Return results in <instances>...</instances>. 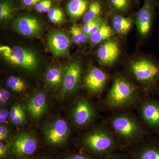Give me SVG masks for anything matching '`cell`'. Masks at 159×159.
<instances>
[{
	"label": "cell",
	"instance_id": "obj_1",
	"mask_svg": "<svg viewBox=\"0 0 159 159\" xmlns=\"http://www.w3.org/2000/svg\"><path fill=\"white\" fill-rule=\"evenodd\" d=\"M80 146L92 157L104 159L124 148L109 129H98L89 133L81 140Z\"/></svg>",
	"mask_w": 159,
	"mask_h": 159
},
{
	"label": "cell",
	"instance_id": "obj_2",
	"mask_svg": "<svg viewBox=\"0 0 159 159\" xmlns=\"http://www.w3.org/2000/svg\"><path fill=\"white\" fill-rule=\"evenodd\" d=\"M112 130L124 147L141 140L142 129L134 117L129 114L116 115L110 120Z\"/></svg>",
	"mask_w": 159,
	"mask_h": 159
},
{
	"label": "cell",
	"instance_id": "obj_3",
	"mask_svg": "<svg viewBox=\"0 0 159 159\" xmlns=\"http://www.w3.org/2000/svg\"><path fill=\"white\" fill-rule=\"evenodd\" d=\"M137 89L128 80L118 77L114 80L105 102L111 108H118L130 105L136 100Z\"/></svg>",
	"mask_w": 159,
	"mask_h": 159
},
{
	"label": "cell",
	"instance_id": "obj_4",
	"mask_svg": "<svg viewBox=\"0 0 159 159\" xmlns=\"http://www.w3.org/2000/svg\"><path fill=\"white\" fill-rule=\"evenodd\" d=\"M0 52L5 59L12 64L29 70H33L37 67V57L31 50L19 46L10 48L2 46L0 47Z\"/></svg>",
	"mask_w": 159,
	"mask_h": 159
},
{
	"label": "cell",
	"instance_id": "obj_5",
	"mask_svg": "<svg viewBox=\"0 0 159 159\" xmlns=\"http://www.w3.org/2000/svg\"><path fill=\"white\" fill-rule=\"evenodd\" d=\"M37 139L28 133L19 134L10 143L11 157L16 159H27L31 157L38 148Z\"/></svg>",
	"mask_w": 159,
	"mask_h": 159
},
{
	"label": "cell",
	"instance_id": "obj_6",
	"mask_svg": "<svg viewBox=\"0 0 159 159\" xmlns=\"http://www.w3.org/2000/svg\"><path fill=\"white\" fill-rule=\"evenodd\" d=\"M122 150L129 159H159V140H141Z\"/></svg>",
	"mask_w": 159,
	"mask_h": 159
},
{
	"label": "cell",
	"instance_id": "obj_7",
	"mask_svg": "<svg viewBox=\"0 0 159 159\" xmlns=\"http://www.w3.org/2000/svg\"><path fill=\"white\" fill-rule=\"evenodd\" d=\"M130 70L135 78L142 83L152 84L159 79V65L150 60L142 58L131 63Z\"/></svg>",
	"mask_w": 159,
	"mask_h": 159
},
{
	"label": "cell",
	"instance_id": "obj_8",
	"mask_svg": "<svg viewBox=\"0 0 159 159\" xmlns=\"http://www.w3.org/2000/svg\"><path fill=\"white\" fill-rule=\"evenodd\" d=\"M70 127L64 119H55L47 125L44 130L46 142L50 146L59 147L65 145L68 139Z\"/></svg>",
	"mask_w": 159,
	"mask_h": 159
},
{
	"label": "cell",
	"instance_id": "obj_9",
	"mask_svg": "<svg viewBox=\"0 0 159 159\" xmlns=\"http://www.w3.org/2000/svg\"><path fill=\"white\" fill-rule=\"evenodd\" d=\"M155 0H145L136 15V26L139 33L143 37L148 35L151 27L155 10Z\"/></svg>",
	"mask_w": 159,
	"mask_h": 159
},
{
	"label": "cell",
	"instance_id": "obj_10",
	"mask_svg": "<svg viewBox=\"0 0 159 159\" xmlns=\"http://www.w3.org/2000/svg\"><path fill=\"white\" fill-rule=\"evenodd\" d=\"M82 74V66L78 61L69 63L64 70L61 85V92L64 93H72L78 88Z\"/></svg>",
	"mask_w": 159,
	"mask_h": 159
},
{
	"label": "cell",
	"instance_id": "obj_11",
	"mask_svg": "<svg viewBox=\"0 0 159 159\" xmlns=\"http://www.w3.org/2000/svg\"><path fill=\"white\" fill-rule=\"evenodd\" d=\"M107 74L102 70L92 66L88 70L84 77V86L90 93L97 94L104 88L107 82Z\"/></svg>",
	"mask_w": 159,
	"mask_h": 159
},
{
	"label": "cell",
	"instance_id": "obj_12",
	"mask_svg": "<svg viewBox=\"0 0 159 159\" xmlns=\"http://www.w3.org/2000/svg\"><path fill=\"white\" fill-rule=\"evenodd\" d=\"M141 115L149 128L159 133V100L149 99L141 107Z\"/></svg>",
	"mask_w": 159,
	"mask_h": 159
},
{
	"label": "cell",
	"instance_id": "obj_13",
	"mask_svg": "<svg viewBox=\"0 0 159 159\" xmlns=\"http://www.w3.org/2000/svg\"><path fill=\"white\" fill-rule=\"evenodd\" d=\"M95 117L93 107L87 99L80 98L76 102L73 112L74 123L79 126L87 125Z\"/></svg>",
	"mask_w": 159,
	"mask_h": 159
},
{
	"label": "cell",
	"instance_id": "obj_14",
	"mask_svg": "<svg viewBox=\"0 0 159 159\" xmlns=\"http://www.w3.org/2000/svg\"><path fill=\"white\" fill-rule=\"evenodd\" d=\"M70 44L71 40L68 35L61 31H53L48 37V47L56 56L66 54Z\"/></svg>",
	"mask_w": 159,
	"mask_h": 159
},
{
	"label": "cell",
	"instance_id": "obj_15",
	"mask_svg": "<svg viewBox=\"0 0 159 159\" xmlns=\"http://www.w3.org/2000/svg\"><path fill=\"white\" fill-rule=\"evenodd\" d=\"M120 54L119 46L116 41L109 40L102 44L98 49L97 56L99 63L111 66L116 62Z\"/></svg>",
	"mask_w": 159,
	"mask_h": 159
},
{
	"label": "cell",
	"instance_id": "obj_16",
	"mask_svg": "<svg viewBox=\"0 0 159 159\" xmlns=\"http://www.w3.org/2000/svg\"><path fill=\"white\" fill-rule=\"evenodd\" d=\"M14 25L16 29L26 36H36L40 33L42 30L39 22L34 17L25 16L19 18L16 20Z\"/></svg>",
	"mask_w": 159,
	"mask_h": 159
},
{
	"label": "cell",
	"instance_id": "obj_17",
	"mask_svg": "<svg viewBox=\"0 0 159 159\" xmlns=\"http://www.w3.org/2000/svg\"><path fill=\"white\" fill-rule=\"evenodd\" d=\"M48 102L45 94L39 93L34 95L29 100L27 105V111L32 118L39 119L45 113Z\"/></svg>",
	"mask_w": 159,
	"mask_h": 159
},
{
	"label": "cell",
	"instance_id": "obj_18",
	"mask_svg": "<svg viewBox=\"0 0 159 159\" xmlns=\"http://www.w3.org/2000/svg\"><path fill=\"white\" fill-rule=\"evenodd\" d=\"M64 70L62 67L54 66L50 68L45 75L47 84L52 87H57L62 85Z\"/></svg>",
	"mask_w": 159,
	"mask_h": 159
},
{
	"label": "cell",
	"instance_id": "obj_19",
	"mask_svg": "<svg viewBox=\"0 0 159 159\" xmlns=\"http://www.w3.org/2000/svg\"><path fill=\"white\" fill-rule=\"evenodd\" d=\"M88 6V0H71L67 9L71 18L77 19L85 13Z\"/></svg>",
	"mask_w": 159,
	"mask_h": 159
},
{
	"label": "cell",
	"instance_id": "obj_20",
	"mask_svg": "<svg viewBox=\"0 0 159 159\" xmlns=\"http://www.w3.org/2000/svg\"><path fill=\"white\" fill-rule=\"evenodd\" d=\"M112 24L114 30L119 34H126L132 26L130 19L117 14L112 16Z\"/></svg>",
	"mask_w": 159,
	"mask_h": 159
},
{
	"label": "cell",
	"instance_id": "obj_21",
	"mask_svg": "<svg viewBox=\"0 0 159 159\" xmlns=\"http://www.w3.org/2000/svg\"><path fill=\"white\" fill-rule=\"evenodd\" d=\"M112 34V31L111 27L104 21L99 31L90 36L89 39L93 43L98 44L108 39L111 36Z\"/></svg>",
	"mask_w": 159,
	"mask_h": 159
},
{
	"label": "cell",
	"instance_id": "obj_22",
	"mask_svg": "<svg viewBox=\"0 0 159 159\" xmlns=\"http://www.w3.org/2000/svg\"><path fill=\"white\" fill-rule=\"evenodd\" d=\"M9 118L14 125H19L24 123L25 121V114L24 109L20 104H15L11 107Z\"/></svg>",
	"mask_w": 159,
	"mask_h": 159
},
{
	"label": "cell",
	"instance_id": "obj_23",
	"mask_svg": "<svg viewBox=\"0 0 159 159\" xmlns=\"http://www.w3.org/2000/svg\"><path fill=\"white\" fill-rule=\"evenodd\" d=\"M102 6L99 2H93L89 6L88 9L84 16L83 20L84 24L93 20L100 16Z\"/></svg>",
	"mask_w": 159,
	"mask_h": 159
},
{
	"label": "cell",
	"instance_id": "obj_24",
	"mask_svg": "<svg viewBox=\"0 0 159 159\" xmlns=\"http://www.w3.org/2000/svg\"><path fill=\"white\" fill-rule=\"evenodd\" d=\"M6 85L12 90L17 93H21L26 89L25 82L19 77L11 76L7 80Z\"/></svg>",
	"mask_w": 159,
	"mask_h": 159
},
{
	"label": "cell",
	"instance_id": "obj_25",
	"mask_svg": "<svg viewBox=\"0 0 159 159\" xmlns=\"http://www.w3.org/2000/svg\"><path fill=\"white\" fill-rule=\"evenodd\" d=\"M48 16L54 24H59L64 20V14L61 9L58 8L51 9L48 11Z\"/></svg>",
	"mask_w": 159,
	"mask_h": 159
},
{
	"label": "cell",
	"instance_id": "obj_26",
	"mask_svg": "<svg viewBox=\"0 0 159 159\" xmlns=\"http://www.w3.org/2000/svg\"><path fill=\"white\" fill-rule=\"evenodd\" d=\"M112 6L119 11H125L129 8L130 0H109Z\"/></svg>",
	"mask_w": 159,
	"mask_h": 159
},
{
	"label": "cell",
	"instance_id": "obj_27",
	"mask_svg": "<svg viewBox=\"0 0 159 159\" xmlns=\"http://www.w3.org/2000/svg\"><path fill=\"white\" fill-rule=\"evenodd\" d=\"M11 8L9 3L4 2L0 4V20L7 19L11 16Z\"/></svg>",
	"mask_w": 159,
	"mask_h": 159
},
{
	"label": "cell",
	"instance_id": "obj_28",
	"mask_svg": "<svg viewBox=\"0 0 159 159\" xmlns=\"http://www.w3.org/2000/svg\"><path fill=\"white\" fill-rule=\"evenodd\" d=\"M10 144L8 142L1 141L0 142V159H6L11 156Z\"/></svg>",
	"mask_w": 159,
	"mask_h": 159
},
{
	"label": "cell",
	"instance_id": "obj_29",
	"mask_svg": "<svg viewBox=\"0 0 159 159\" xmlns=\"http://www.w3.org/2000/svg\"><path fill=\"white\" fill-rule=\"evenodd\" d=\"M51 0H43L35 6V9L39 12H48L51 9Z\"/></svg>",
	"mask_w": 159,
	"mask_h": 159
},
{
	"label": "cell",
	"instance_id": "obj_30",
	"mask_svg": "<svg viewBox=\"0 0 159 159\" xmlns=\"http://www.w3.org/2000/svg\"><path fill=\"white\" fill-rule=\"evenodd\" d=\"M10 93L5 89H1L0 90V105L3 106L6 104L10 99Z\"/></svg>",
	"mask_w": 159,
	"mask_h": 159
},
{
	"label": "cell",
	"instance_id": "obj_31",
	"mask_svg": "<svg viewBox=\"0 0 159 159\" xmlns=\"http://www.w3.org/2000/svg\"><path fill=\"white\" fill-rule=\"evenodd\" d=\"M10 131L7 126L1 125L0 126V140L6 142L10 136Z\"/></svg>",
	"mask_w": 159,
	"mask_h": 159
},
{
	"label": "cell",
	"instance_id": "obj_32",
	"mask_svg": "<svg viewBox=\"0 0 159 159\" xmlns=\"http://www.w3.org/2000/svg\"><path fill=\"white\" fill-rule=\"evenodd\" d=\"M63 159H94L85 153H75L70 154L65 157Z\"/></svg>",
	"mask_w": 159,
	"mask_h": 159
},
{
	"label": "cell",
	"instance_id": "obj_33",
	"mask_svg": "<svg viewBox=\"0 0 159 159\" xmlns=\"http://www.w3.org/2000/svg\"><path fill=\"white\" fill-rule=\"evenodd\" d=\"M100 18V16H99V17L93 20L90 21L89 22L85 23L82 28L84 32L88 35L89 32L90 31L91 29L93 28V26L95 25V24L98 21V20Z\"/></svg>",
	"mask_w": 159,
	"mask_h": 159
},
{
	"label": "cell",
	"instance_id": "obj_34",
	"mask_svg": "<svg viewBox=\"0 0 159 159\" xmlns=\"http://www.w3.org/2000/svg\"><path fill=\"white\" fill-rule=\"evenodd\" d=\"M103 22H104V21L102 20V19L100 17L99 19L98 20V21L93 26V28L91 29L90 31L89 32L88 34L89 38L90 36H91V35L95 34V33H97V31H99L100 28H101V26H102Z\"/></svg>",
	"mask_w": 159,
	"mask_h": 159
},
{
	"label": "cell",
	"instance_id": "obj_35",
	"mask_svg": "<svg viewBox=\"0 0 159 159\" xmlns=\"http://www.w3.org/2000/svg\"><path fill=\"white\" fill-rule=\"evenodd\" d=\"M9 117V112L6 108L1 109L0 111V123L4 124L7 122Z\"/></svg>",
	"mask_w": 159,
	"mask_h": 159
},
{
	"label": "cell",
	"instance_id": "obj_36",
	"mask_svg": "<svg viewBox=\"0 0 159 159\" xmlns=\"http://www.w3.org/2000/svg\"><path fill=\"white\" fill-rule=\"evenodd\" d=\"M71 33L75 44L79 45L81 43L77 30V25L72 26L71 28Z\"/></svg>",
	"mask_w": 159,
	"mask_h": 159
},
{
	"label": "cell",
	"instance_id": "obj_37",
	"mask_svg": "<svg viewBox=\"0 0 159 159\" xmlns=\"http://www.w3.org/2000/svg\"><path fill=\"white\" fill-rule=\"evenodd\" d=\"M77 30L81 43H84L89 39L88 35L83 31L82 28L77 26Z\"/></svg>",
	"mask_w": 159,
	"mask_h": 159
},
{
	"label": "cell",
	"instance_id": "obj_38",
	"mask_svg": "<svg viewBox=\"0 0 159 159\" xmlns=\"http://www.w3.org/2000/svg\"><path fill=\"white\" fill-rule=\"evenodd\" d=\"M104 159H129L126 155L124 152L119 153L118 152L112 154L111 155L107 157Z\"/></svg>",
	"mask_w": 159,
	"mask_h": 159
},
{
	"label": "cell",
	"instance_id": "obj_39",
	"mask_svg": "<svg viewBox=\"0 0 159 159\" xmlns=\"http://www.w3.org/2000/svg\"><path fill=\"white\" fill-rule=\"evenodd\" d=\"M43 0H22L23 4L27 6H34Z\"/></svg>",
	"mask_w": 159,
	"mask_h": 159
},
{
	"label": "cell",
	"instance_id": "obj_40",
	"mask_svg": "<svg viewBox=\"0 0 159 159\" xmlns=\"http://www.w3.org/2000/svg\"><path fill=\"white\" fill-rule=\"evenodd\" d=\"M38 159H51L50 158L48 157H42L39 158Z\"/></svg>",
	"mask_w": 159,
	"mask_h": 159
},
{
	"label": "cell",
	"instance_id": "obj_41",
	"mask_svg": "<svg viewBox=\"0 0 159 159\" xmlns=\"http://www.w3.org/2000/svg\"><path fill=\"white\" fill-rule=\"evenodd\" d=\"M159 86H158V90H159Z\"/></svg>",
	"mask_w": 159,
	"mask_h": 159
}]
</instances>
